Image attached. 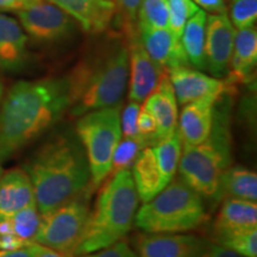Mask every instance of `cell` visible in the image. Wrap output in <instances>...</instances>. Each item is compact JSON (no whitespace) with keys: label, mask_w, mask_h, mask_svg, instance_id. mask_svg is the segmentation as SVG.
I'll use <instances>...</instances> for the list:
<instances>
[{"label":"cell","mask_w":257,"mask_h":257,"mask_svg":"<svg viewBox=\"0 0 257 257\" xmlns=\"http://www.w3.org/2000/svg\"><path fill=\"white\" fill-rule=\"evenodd\" d=\"M68 108L67 78L15 83L0 107V161L10 159L47 133Z\"/></svg>","instance_id":"obj_1"},{"label":"cell","mask_w":257,"mask_h":257,"mask_svg":"<svg viewBox=\"0 0 257 257\" xmlns=\"http://www.w3.org/2000/svg\"><path fill=\"white\" fill-rule=\"evenodd\" d=\"M36 206L47 214L91 192V173L76 135L63 133L46 141L25 162Z\"/></svg>","instance_id":"obj_2"},{"label":"cell","mask_w":257,"mask_h":257,"mask_svg":"<svg viewBox=\"0 0 257 257\" xmlns=\"http://www.w3.org/2000/svg\"><path fill=\"white\" fill-rule=\"evenodd\" d=\"M67 80L68 110L74 117L120 104L128 81L126 41L112 42L82 59Z\"/></svg>","instance_id":"obj_3"},{"label":"cell","mask_w":257,"mask_h":257,"mask_svg":"<svg viewBox=\"0 0 257 257\" xmlns=\"http://www.w3.org/2000/svg\"><path fill=\"white\" fill-rule=\"evenodd\" d=\"M230 91L218 98L213 126L206 140L195 146H182L180 179L202 198L217 197L221 175L232 162Z\"/></svg>","instance_id":"obj_4"},{"label":"cell","mask_w":257,"mask_h":257,"mask_svg":"<svg viewBox=\"0 0 257 257\" xmlns=\"http://www.w3.org/2000/svg\"><path fill=\"white\" fill-rule=\"evenodd\" d=\"M138 204L140 197L131 170L110 175L89 212L85 233L74 256L98 251L124 239L135 223Z\"/></svg>","instance_id":"obj_5"},{"label":"cell","mask_w":257,"mask_h":257,"mask_svg":"<svg viewBox=\"0 0 257 257\" xmlns=\"http://www.w3.org/2000/svg\"><path fill=\"white\" fill-rule=\"evenodd\" d=\"M207 220L202 197L181 179H173L137 210L135 225L147 233H185Z\"/></svg>","instance_id":"obj_6"},{"label":"cell","mask_w":257,"mask_h":257,"mask_svg":"<svg viewBox=\"0 0 257 257\" xmlns=\"http://www.w3.org/2000/svg\"><path fill=\"white\" fill-rule=\"evenodd\" d=\"M75 135L81 143L91 173V189L108 178L112 157L121 140L120 104L81 114Z\"/></svg>","instance_id":"obj_7"},{"label":"cell","mask_w":257,"mask_h":257,"mask_svg":"<svg viewBox=\"0 0 257 257\" xmlns=\"http://www.w3.org/2000/svg\"><path fill=\"white\" fill-rule=\"evenodd\" d=\"M181 152L182 142L178 131L141 152L131 167L141 201H149L175 178Z\"/></svg>","instance_id":"obj_8"},{"label":"cell","mask_w":257,"mask_h":257,"mask_svg":"<svg viewBox=\"0 0 257 257\" xmlns=\"http://www.w3.org/2000/svg\"><path fill=\"white\" fill-rule=\"evenodd\" d=\"M89 193L86 192L49 213L41 214V224L34 242L74 256L85 233L91 212Z\"/></svg>","instance_id":"obj_9"},{"label":"cell","mask_w":257,"mask_h":257,"mask_svg":"<svg viewBox=\"0 0 257 257\" xmlns=\"http://www.w3.org/2000/svg\"><path fill=\"white\" fill-rule=\"evenodd\" d=\"M16 15L23 30L38 42L51 43L62 41L75 30L72 17L48 0H41L19 10Z\"/></svg>","instance_id":"obj_10"},{"label":"cell","mask_w":257,"mask_h":257,"mask_svg":"<svg viewBox=\"0 0 257 257\" xmlns=\"http://www.w3.org/2000/svg\"><path fill=\"white\" fill-rule=\"evenodd\" d=\"M236 29L226 12L207 16L205 37V66L214 78L227 75L233 51Z\"/></svg>","instance_id":"obj_11"},{"label":"cell","mask_w":257,"mask_h":257,"mask_svg":"<svg viewBox=\"0 0 257 257\" xmlns=\"http://www.w3.org/2000/svg\"><path fill=\"white\" fill-rule=\"evenodd\" d=\"M212 243L192 233H147L137 237L138 257H200Z\"/></svg>","instance_id":"obj_12"},{"label":"cell","mask_w":257,"mask_h":257,"mask_svg":"<svg viewBox=\"0 0 257 257\" xmlns=\"http://www.w3.org/2000/svg\"><path fill=\"white\" fill-rule=\"evenodd\" d=\"M128 50V98L142 102L157 87L166 72L147 53L140 35L126 41Z\"/></svg>","instance_id":"obj_13"},{"label":"cell","mask_w":257,"mask_h":257,"mask_svg":"<svg viewBox=\"0 0 257 257\" xmlns=\"http://www.w3.org/2000/svg\"><path fill=\"white\" fill-rule=\"evenodd\" d=\"M174 89L176 100L180 105H186L198 99L207 96H220L231 87L226 80L210 76L199 69L179 67L167 72Z\"/></svg>","instance_id":"obj_14"},{"label":"cell","mask_w":257,"mask_h":257,"mask_svg":"<svg viewBox=\"0 0 257 257\" xmlns=\"http://www.w3.org/2000/svg\"><path fill=\"white\" fill-rule=\"evenodd\" d=\"M218 98L207 96L184 105L178 119V133L182 146H195L208 137L213 126Z\"/></svg>","instance_id":"obj_15"},{"label":"cell","mask_w":257,"mask_h":257,"mask_svg":"<svg viewBox=\"0 0 257 257\" xmlns=\"http://www.w3.org/2000/svg\"><path fill=\"white\" fill-rule=\"evenodd\" d=\"M143 106L156 121L157 142L178 131V100L167 72L162 75L157 87L147 96Z\"/></svg>","instance_id":"obj_16"},{"label":"cell","mask_w":257,"mask_h":257,"mask_svg":"<svg viewBox=\"0 0 257 257\" xmlns=\"http://www.w3.org/2000/svg\"><path fill=\"white\" fill-rule=\"evenodd\" d=\"M140 40L149 56L165 72L191 66L181 41L169 29L140 31Z\"/></svg>","instance_id":"obj_17"},{"label":"cell","mask_w":257,"mask_h":257,"mask_svg":"<svg viewBox=\"0 0 257 257\" xmlns=\"http://www.w3.org/2000/svg\"><path fill=\"white\" fill-rule=\"evenodd\" d=\"M78 22L85 32L98 35L110 28L113 5L110 0H48Z\"/></svg>","instance_id":"obj_18"},{"label":"cell","mask_w":257,"mask_h":257,"mask_svg":"<svg viewBox=\"0 0 257 257\" xmlns=\"http://www.w3.org/2000/svg\"><path fill=\"white\" fill-rule=\"evenodd\" d=\"M257 63V31L255 27L236 30L233 51L226 82L231 87L251 81Z\"/></svg>","instance_id":"obj_19"},{"label":"cell","mask_w":257,"mask_h":257,"mask_svg":"<svg viewBox=\"0 0 257 257\" xmlns=\"http://www.w3.org/2000/svg\"><path fill=\"white\" fill-rule=\"evenodd\" d=\"M31 205H36V200L27 172L15 168L3 174L0 178V218L11 217Z\"/></svg>","instance_id":"obj_20"},{"label":"cell","mask_w":257,"mask_h":257,"mask_svg":"<svg viewBox=\"0 0 257 257\" xmlns=\"http://www.w3.org/2000/svg\"><path fill=\"white\" fill-rule=\"evenodd\" d=\"M28 57V36L17 19L0 12V67L17 70Z\"/></svg>","instance_id":"obj_21"},{"label":"cell","mask_w":257,"mask_h":257,"mask_svg":"<svg viewBox=\"0 0 257 257\" xmlns=\"http://www.w3.org/2000/svg\"><path fill=\"white\" fill-rule=\"evenodd\" d=\"M257 229L256 201L225 198L214 219L213 230Z\"/></svg>","instance_id":"obj_22"},{"label":"cell","mask_w":257,"mask_h":257,"mask_svg":"<svg viewBox=\"0 0 257 257\" xmlns=\"http://www.w3.org/2000/svg\"><path fill=\"white\" fill-rule=\"evenodd\" d=\"M217 200L225 198L257 200V174L245 167H229L221 175Z\"/></svg>","instance_id":"obj_23"},{"label":"cell","mask_w":257,"mask_h":257,"mask_svg":"<svg viewBox=\"0 0 257 257\" xmlns=\"http://www.w3.org/2000/svg\"><path fill=\"white\" fill-rule=\"evenodd\" d=\"M206 21V12L199 10L197 14L188 19L180 37L189 64L199 70L206 69V66H205Z\"/></svg>","instance_id":"obj_24"},{"label":"cell","mask_w":257,"mask_h":257,"mask_svg":"<svg viewBox=\"0 0 257 257\" xmlns=\"http://www.w3.org/2000/svg\"><path fill=\"white\" fill-rule=\"evenodd\" d=\"M213 242L243 257H257V229L212 230Z\"/></svg>","instance_id":"obj_25"},{"label":"cell","mask_w":257,"mask_h":257,"mask_svg":"<svg viewBox=\"0 0 257 257\" xmlns=\"http://www.w3.org/2000/svg\"><path fill=\"white\" fill-rule=\"evenodd\" d=\"M113 5L112 23L125 41L140 35L137 25L138 10L142 0H110Z\"/></svg>","instance_id":"obj_26"},{"label":"cell","mask_w":257,"mask_h":257,"mask_svg":"<svg viewBox=\"0 0 257 257\" xmlns=\"http://www.w3.org/2000/svg\"><path fill=\"white\" fill-rule=\"evenodd\" d=\"M169 9L167 0H142L138 10V31L168 29Z\"/></svg>","instance_id":"obj_27"},{"label":"cell","mask_w":257,"mask_h":257,"mask_svg":"<svg viewBox=\"0 0 257 257\" xmlns=\"http://www.w3.org/2000/svg\"><path fill=\"white\" fill-rule=\"evenodd\" d=\"M148 146H153V144L144 137H121L117 148H115L113 157H112L111 170L108 176L123 169L131 170V167H133L138 155Z\"/></svg>","instance_id":"obj_28"},{"label":"cell","mask_w":257,"mask_h":257,"mask_svg":"<svg viewBox=\"0 0 257 257\" xmlns=\"http://www.w3.org/2000/svg\"><path fill=\"white\" fill-rule=\"evenodd\" d=\"M9 218L19 238L28 244L35 243L34 238L41 224V213L36 205L25 207Z\"/></svg>","instance_id":"obj_29"},{"label":"cell","mask_w":257,"mask_h":257,"mask_svg":"<svg viewBox=\"0 0 257 257\" xmlns=\"http://www.w3.org/2000/svg\"><path fill=\"white\" fill-rule=\"evenodd\" d=\"M169 9L168 29L176 37H181L188 19L199 11V8L193 0H167Z\"/></svg>","instance_id":"obj_30"},{"label":"cell","mask_w":257,"mask_h":257,"mask_svg":"<svg viewBox=\"0 0 257 257\" xmlns=\"http://www.w3.org/2000/svg\"><path fill=\"white\" fill-rule=\"evenodd\" d=\"M229 18L236 30L255 27L257 0H231Z\"/></svg>","instance_id":"obj_31"},{"label":"cell","mask_w":257,"mask_h":257,"mask_svg":"<svg viewBox=\"0 0 257 257\" xmlns=\"http://www.w3.org/2000/svg\"><path fill=\"white\" fill-rule=\"evenodd\" d=\"M141 105L140 102L131 101L125 106L123 113H120V126L121 136L128 138L142 137L138 135L137 130V118L140 113Z\"/></svg>","instance_id":"obj_32"},{"label":"cell","mask_w":257,"mask_h":257,"mask_svg":"<svg viewBox=\"0 0 257 257\" xmlns=\"http://www.w3.org/2000/svg\"><path fill=\"white\" fill-rule=\"evenodd\" d=\"M25 245L29 244L16 234L10 218H0V249H17Z\"/></svg>","instance_id":"obj_33"},{"label":"cell","mask_w":257,"mask_h":257,"mask_svg":"<svg viewBox=\"0 0 257 257\" xmlns=\"http://www.w3.org/2000/svg\"><path fill=\"white\" fill-rule=\"evenodd\" d=\"M138 135L147 138L152 144L159 143L156 140V121L149 111L144 106H141L137 118Z\"/></svg>","instance_id":"obj_34"},{"label":"cell","mask_w":257,"mask_h":257,"mask_svg":"<svg viewBox=\"0 0 257 257\" xmlns=\"http://www.w3.org/2000/svg\"><path fill=\"white\" fill-rule=\"evenodd\" d=\"M78 257H138V255L124 239H121L107 246V248L94 252L85 253V255Z\"/></svg>","instance_id":"obj_35"},{"label":"cell","mask_w":257,"mask_h":257,"mask_svg":"<svg viewBox=\"0 0 257 257\" xmlns=\"http://www.w3.org/2000/svg\"><path fill=\"white\" fill-rule=\"evenodd\" d=\"M43 248L41 244L31 243L17 249H0V257H37Z\"/></svg>","instance_id":"obj_36"},{"label":"cell","mask_w":257,"mask_h":257,"mask_svg":"<svg viewBox=\"0 0 257 257\" xmlns=\"http://www.w3.org/2000/svg\"><path fill=\"white\" fill-rule=\"evenodd\" d=\"M198 8H202L205 11L211 12L212 15L224 14L226 12V4L225 0H193Z\"/></svg>","instance_id":"obj_37"},{"label":"cell","mask_w":257,"mask_h":257,"mask_svg":"<svg viewBox=\"0 0 257 257\" xmlns=\"http://www.w3.org/2000/svg\"><path fill=\"white\" fill-rule=\"evenodd\" d=\"M38 2L41 0H0V11L17 12Z\"/></svg>","instance_id":"obj_38"},{"label":"cell","mask_w":257,"mask_h":257,"mask_svg":"<svg viewBox=\"0 0 257 257\" xmlns=\"http://www.w3.org/2000/svg\"><path fill=\"white\" fill-rule=\"evenodd\" d=\"M200 257H243V256L237 255L236 252H232L230 251V250L221 248V246L217 245V244H212L211 248L208 249L205 253H202Z\"/></svg>","instance_id":"obj_39"},{"label":"cell","mask_w":257,"mask_h":257,"mask_svg":"<svg viewBox=\"0 0 257 257\" xmlns=\"http://www.w3.org/2000/svg\"><path fill=\"white\" fill-rule=\"evenodd\" d=\"M37 257H73V256L67 255V253L56 251V250L46 248V246H44L43 250H42V251L38 253Z\"/></svg>","instance_id":"obj_40"},{"label":"cell","mask_w":257,"mask_h":257,"mask_svg":"<svg viewBox=\"0 0 257 257\" xmlns=\"http://www.w3.org/2000/svg\"><path fill=\"white\" fill-rule=\"evenodd\" d=\"M3 175V167H2V161H0V178H2Z\"/></svg>","instance_id":"obj_41"},{"label":"cell","mask_w":257,"mask_h":257,"mask_svg":"<svg viewBox=\"0 0 257 257\" xmlns=\"http://www.w3.org/2000/svg\"><path fill=\"white\" fill-rule=\"evenodd\" d=\"M2 95H3V86L2 83H0V99H2Z\"/></svg>","instance_id":"obj_42"}]
</instances>
